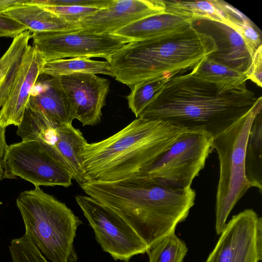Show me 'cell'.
Instances as JSON below:
<instances>
[{
	"label": "cell",
	"instance_id": "5b68a950",
	"mask_svg": "<svg viewBox=\"0 0 262 262\" xmlns=\"http://www.w3.org/2000/svg\"><path fill=\"white\" fill-rule=\"evenodd\" d=\"M25 234L52 262H76L74 240L81 221L63 203L39 187L21 192L16 199Z\"/></svg>",
	"mask_w": 262,
	"mask_h": 262
},
{
	"label": "cell",
	"instance_id": "8992f818",
	"mask_svg": "<svg viewBox=\"0 0 262 262\" xmlns=\"http://www.w3.org/2000/svg\"><path fill=\"white\" fill-rule=\"evenodd\" d=\"M256 106L224 132L212 139V149L218 155L220 175L216 194L215 230L220 234L236 204L251 188L245 173V155L251 125L261 112Z\"/></svg>",
	"mask_w": 262,
	"mask_h": 262
},
{
	"label": "cell",
	"instance_id": "9c48e42d",
	"mask_svg": "<svg viewBox=\"0 0 262 262\" xmlns=\"http://www.w3.org/2000/svg\"><path fill=\"white\" fill-rule=\"evenodd\" d=\"M75 199L96 241L114 260L126 262L134 255L146 252V245L114 211L89 195H77Z\"/></svg>",
	"mask_w": 262,
	"mask_h": 262
},
{
	"label": "cell",
	"instance_id": "ac0fdd59",
	"mask_svg": "<svg viewBox=\"0 0 262 262\" xmlns=\"http://www.w3.org/2000/svg\"><path fill=\"white\" fill-rule=\"evenodd\" d=\"M87 141L81 132L72 124L57 126L50 143L61 161L79 185L88 182L83 165L82 155Z\"/></svg>",
	"mask_w": 262,
	"mask_h": 262
},
{
	"label": "cell",
	"instance_id": "484cf974",
	"mask_svg": "<svg viewBox=\"0 0 262 262\" xmlns=\"http://www.w3.org/2000/svg\"><path fill=\"white\" fill-rule=\"evenodd\" d=\"M169 79L156 78L145 80L132 86L126 97L129 108L138 118L154 97L165 86Z\"/></svg>",
	"mask_w": 262,
	"mask_h": 262
},
{
	"label": "cell",
	"instance_id": "9a60e30c",
	"mask_svg": "<svg viewBox=\"0 0 262 262\" xmlns=\"http://www.w3.org/2000/svg\"><path fill=\"white\" fill-rule=\"evenodd\" d=\"M191 25L214 39L216 51L208 58L234 70L246 73L252 57L237 31L227 24L207 19L193 20Z\"/></svg>",
	"mask_w": 262,
	"mask_h": 262
},
{
	"label": "cell",
	"instance_id": "ffe728a7",
	"mask_svg": "<svg viewBox=\"0 0 262 262\" xmlns=\"http://www.w3.org/2000/svg\"><path fill=\"white\" fill-rule=\"evenodd\" d=\"M2 14L26 27L32 33L69 32L81 29L77 24L69 23L39 6L28 2L14 6Z\"/></svg>",
	"mask_w": 262,
	"mask_h": 262
},
{
	"label": "cell",
	"instance_id": "d590c367",
	"mask_svg": "<svg viewBox=\"0 0 262 262\" xmlns=\"http://www.w3.org/2000/svg\"><path fill=\"white\" fill-rule=\"evenodd\" d=\"M5 178V170L2 162L0 163V181Z\"/></svg>",
	"mask_w": 262,
	"mask_h": 262
},
{
	"label": "cell",
	"instance_id": "e0dca14e",
	"mask_svg": "<svg viewBox=\"0 0 262 262\" xmlns=\"http://www.w3.org/2000/svg\"><path fill=\"white\" fill-rule=\"evenodd\" d=\"M165 12L193 21L207 19L233 27L250 20L246 15L223 1L186 2L164 1Z\"/></svg>",
	"mask_w": 262,
	"mask_h": 262
},
{
	"label": "cell",
	"instance_id": "f546056e",
	"mask_svg": "<svg viewBox=\"0 0 262 262\" xmlns=\"http://www.w3.org/2000/svg\"><path fill=\"white\" fill-rule=\"evenodd\" d=\"M232 28L239 34L248 52L252 57L256 51L262 46L260 35L257 29L255 28V25L250 20L235 25Z\"/></svg>",
	"mask_w": 262,
	"mask_h": 262
},
{
	"label": "cell",
	"instance_id": "7402d4cb",
	"mask_svg": "<svg viewBox=\"0 0 262 262\" xmlns=\"http://www.w3.org/2000/svg\"><path fill=\"white\" fill-rule=\"evenodd\" d=\"M262 115L257 114L249 130L245 155V173L251 187L262 191Z\"/></svg>",
	"mask_w": 262,
	"mask_h": 262
},
{
	"label": "cell",
	"instance_id": "d6986e66",
	"mask_svg": "<svg viewBox=\"0 0 262 262\" xmlns=\"http://www.w3.org/2000/svg\"><path fill=\"white\" fill-rule=\"evenodd\" d=\"M191 24L189 18L165 12L134 21L113 34L131 41L142 40L185 29Z\"/></svg>",
	"mask_w": 262,
	"mask_h": 262
},
{
	"label": "cell",
	"instance_id": "ba28073f",
	"mask_svg": "<svg viewBox=\"0 0 262 262\" xmlns=\"http://www.w3.org/2000/svg\"><path fill=\"white\" fill-rule=\"evenodd\" d=\"M3 164L5 178L18 177L35 187H68L72 184L71 173L63 164L54 146L47 142L21 141L9 145Z\"/></svg>",
	"mask_w": 262,
	"mask_h": 262
},
{
	"label": "cell",
	"instance_id": "d4e9b609",
	"mask_svg": "<svg viewBox=\"0 0 262 262\" xmlns=\"http://www.w3.org/2000/svg\"><path fill=\"white\" fill-rule=\"evenodd\" d=\"M188 248L185 243L172 233L147 248L149 262H183Z\"/></svg>",
	"mask_w": 262,
	"mask_h": 262
},
{
	"label": "cell",
	"instance_id": "74e56055",
	"mask_svg": "<svg viewBox=\"0 0 262 262\" xmlns=\"http://www.w3.org/2000/svg\"><path fill=\"white\" fill-rule=\"evenodd\" d=\"M126 262H128V261H126Z\"/></svg>",
	"mask_w": 262,
	"mask_h": 262
},
{
	"label": "cell",
	"instance_id": "d6a6232c",
	"mask_svg": "<svg viewBox=\"0 0 262 262\" xmlns=\"http://www.w3.org/2000/svg\"><path fill=\"white\" fill-rule=\"evenodd\" d=\"M246 75L248 79L257 86H262V46L256 51L252 57V61L248 67Z\"/></svg>",
	"mask_w": 262,
	"mask_h": 262
},
{
	"label": "cell",
	"instance_id": "277c9868",
	"mask_svg": "<svg viewBox=\"0 0 262 262\" xmlns=\"http://www.w3.org/2000/svg\"><path fill=\"white\" fill-rule=\"evenodd\" d=\"M216 49L212 37L191 25L178 32L131 41L115 53L109 63L116 80L131 87L192 70Z\"/></svg>",
	"mask_w": 262,
	"mask_h": 262
},
{
	"label": "cell",
	"instance_id": "6da1fadb",
	"mask_svg": "<svg viewBox=\"0 0 262 262\" xmlns=\"http://www.w3.org/2000/svg\"><path fill=\"white\" fill-rule=\"evenodd\" d=\"M262 103L247 88L219 94L191 71L169 79L138 118L168 123L213 138Z\"/></svg>",
	"mask_w": 262,
	"mask_h": 262
},
{
	"label": "cell",
	"instance_id": "5bb4252c",
	"mask_svg": "<svg viewBox=\"0 0 262 262\" xmlns=\"http://www.w3.org/2000/svg\"><path fill=\"white\" fill-rule=\"evenodd\" d=\"M45 61L33 46L29 45L8 97L0 110V125L18 126L21 122L31 92L41 74Z\"/></svg>",
	"mask_w": 262,
	"mask_h": 262
},
{
	"label": "cell",
	"instance_id": "83f0119b",
	"mask_svg": "<svg viewBox=\"0 0 262 262\" xmlns=\"http://www.w3.org/2000/svg\"><path fill=\"white\" fill-rule=\"evenodd\" d=\"M9 249L12 262H48L26 234L12 239Z\"/></svg>",
	"mask_w": 262,
	"mask_h": 262
},
{
	"label": "cell",
	"instance_id": "836d02e7",
	"mask_svg": "<svg viewBox=\"0 0 262 262\" xmlns=\"http://www.w3.org/2000/svg\"><path fill=\"white\" fill-rule=\"evenodd\" d=\"M28 0H0V13L18 5L27 4Z\"/></svg>",
	"mask_w": 262,
	"mask_h": 262
},
{
	"label": "cell",
	"instance_id": "44dd1931",
	"mask_svg": "<svg viewBox=\"0 0 262 262\" xmlns=\"http://www.w3.org/2000/svg\"><path fill=\"white\" fill-rule=\"evenodd\" d=\"M191 71L197 77L213 84L219 94L247 88L246 73L231 69L208 57Z\"/></svg>",
	"mask_w": 262,
	"mask_h": 262
},
{
	"label": "cell",
	"instance_id": "7a4b0ae2",
	"mask_svg": "<svg viewBox=\"0 0 262 262\" xmlns=\"http://www.w3.org/2000/svg\"><path fill=\"white\" fill-rule=\"evenodd\" d=\"M87 195L123 219L147 247L175 232L193 206L191 187L172 188L139 178L114 182L88 181L80 186Z\"/></svg>",
	"mask_w": 262,
	"mask_h": 262
},
{
	"label": "cell",
	"instance_id": "e575fe53",
	"mask_svg": "<svg viewBox=\"0 0 262 262\" xmlns=\"http://www.w3.org/2000/svg\"><path fill=\"white\" fill-rule=\"evenodd\" d=\"M6 128L0 125V163L3 162L4 157L8 146L6 141Z\"/></svg>",
	"mask_w": 262,
	"mask_h": 262
},
{
	"label": "cell",
	"instance_id": "30bf717a",
	"mask_svg": "<svg viewBox=\"0 0 262 262\" xmlns=\"http://www.w3.org/2000/svg\"><path fill=\"white\" fill-rule=\"evenodd\" d=\"M33 47L45 62L66 57H101L108 62L129 39L114 34L81 29L69 32L32 33Z\"/></svg>",
	"mask_w": 262,
	"mask_h": 262
},
{
	"label": "cell",
	"instance_id": "52a82bcc",
	"mask_svg": "<svg viewBox=\"0 0 262 262\" xmlns=\"http://www.w3.org/2000/svg\"><path fill=\"white\" fill-rule=\"evenodd\" d=\"M213 138L202 133L184 132L147 168L135 178L172 188L191 187L205 167Z\"/></svg>",
	"mask_w": 262,
	"mask_h": 262
},
{
	"label": "cell",
	"instance_id": "603a6c76",
	"mask_svg": "<svg viewBox=\"0 0 262 262\" xmlns=\"http://www.w3.org/2000/svg\"><path fill=\"white\" fill-rule=\"evenodd\" d=\"M101 74L114 77L108 61L92 60L88 57L58 59L44 63L41 74L56 77L74 73Z\"/></svg>",
	"mask_w": 262,
	"mask_h": 262
},
{
	"label": "cell",
	"instance_id": "f1b7e54d",
	"mask_svg": "<svg viewBox=\"0 0 262 262\" xmlns=\"http://www.w3.org/2000/svg\"><path fill=\"white\" fill-rule=\"evenodd\" d=\"M39 6L54 13L69 23L77 24L82 19L93 14L99 9L75 6Z\"/></svg>",
	"mask_w": 262,
	"mask_h": 262
},
{
	"label": "cell",
	"instance_id": "4fadbf2b",
	"mask_svg": "<svg viewBox=\"0 0 262 262\" xmlns=\"http://www.w3.org/2000/svg\"><path fill=\"white\" fill-rule=\"evenodd\" d=\"M162 0H113L78 23L82 30L96 34H113L139 19L165 12Z\"/></svg>",
	"mask_w": 262,
	"mask_h": 262
},
{
	"label": "cell",
	"instance_id": "cb8c5ba5",
	"mask_svg": "<svg viewBox=\"0 0 262 262\" xmlns=\"http://www.w3.org/2000/svg\"><path fill=\"white\" fill-rule=\"evenodd\" d=\"M58 126L41 111L27 104L16 134L22 141L39 140L50 143Z\"/></svg>",
	"mask_w": 262,
	"mask_h": 262
},
{
	"label": "cell",
	"instance_id": "2e32d148",
	"mask_svg": "<svg viewBox=\"0 0 262 262\" xmlns=\"http://www.w3.org/2000/svg\"><path fill=\"white\" fill-rule=\"evenodd\" d=\"M28 104L41 111L57 125L72 124L70 106L57 76L41 74Z\"/></svg>",
	"mask_w": 262,
	"mask_h": 262
},
{
	"label": "cell",
	"instance_id": "8fae6325",
	"mask_svg": "<svg viewBox=\"0 0 262 262\" xmlns=\"http://www.w3.org/2000/svg\"><path fill=\"white\" fill-rule=\"evenodd\" d=\"M205 262H259L262 259V219L247 209L226 223Z\"/></svg>",
	"mask_w": 262,
	"mask_h": 262
},
{
	"label": "cell",
	"instance_id": "1f68e13d",
	"mask_svg": "<svg viewBox=\"0 0 262 262\" xmlns=\"http://www.w3.org/2000/svg\"><path fill=\"white\" fill-rule=\"evenodd\" d=\"M28 28L11 18L0 13V38H14Z\"/></svg>",
	"mask_w": 262,
	"mask_h": 262
},
{
	"label": "cell",
	"instance_id": "7c38bea8",
	"mask_svg": "<svg viewBox=\"0 0 262 262\" xmlns=\"http://www.w3.org/2000/svg\"><path fill=\"white\" fill-rule=\"evenodd\" d=\"M68 100L73 119L83 126L98 123L109 92L110 82L90 73L57 76Z\"/></svg>",
	"mask_w": 262,
	"mask_h": 262
},
{
	"label": "cell",
	"instance_id": "3957f363",
	"mask_svg": "<svg viewBox=\"0 0 262 262\" xmlns=\"http://www.w3.org/2000/svg\"><path fill=\"white\" fill-rule=\"evenodd\" d=\"M185 130L137 118L113 135L88 143L82 155L88 181L114 182L139 176Z\"/></svg>",
	"mask_w": 262,
	"mask_h": 262
},
{
	"label": "cell",
	"instance_id": "4316f807",
	"mask_svg": "<svg viewBox=\"0 0 262 262\" xmlns=\"http://www.w3.org/2000/svg\"><path fill=\"white\" fill-rule=\"evenodd\" d=\"M31 34L25 31L13 38L9 47L0 58V82L20 61L27 50Z\"/></svg>",
	"mask_w": 262,
	"mask_h": 262
},
{
	"label": "cell",
	"instance_id": "8d00e7d4",
	"mask_svg": "<svg viewBox=\"0 0 262 262\" xmlns=\"http://www.w3.org/2000/svg\"><path fill=\"white\" fill-rule=\"evenodd\" d=\"M2 204V202L0 201V205Z\"/></svg>",
	"mask_w": 262,
	"mask_h": 262
},
{
	"label": "cell",
	"instance_id": "4dcf8cb0",
	"mask_svg": "<svg viewBox=\"0 0 262 262\" xmlns=\"http://www.w3.org/2000/svg\"><path fill=\"white\" fill-rule=\"evenodd\" d=\"M113 0H29L28 4L38 6H75L97 9L105 8Z\"/></svg>",
	"mask_w": 262,
	"mask_h": 262
}]
</instances>
